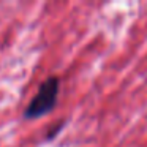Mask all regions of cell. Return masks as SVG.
Here are the masks:
<instances>
[{"label": "cell", "instance_id": "cell-1", "mask_svg": "<svg viewBox=\"0 0 147 147\" xmlns=\"http://www.w3.org/2000/svg\"><path fill=\"white\" fill-rule=\"evenodd\" d=\"M57 95H59V79L55 76H51L40 86L38 92L32 98L24 115L27 119H36L48 114L49 111L54 109Z\"/></svg>", "mask_w": 147, "mask_h": 147}]
</instances>
